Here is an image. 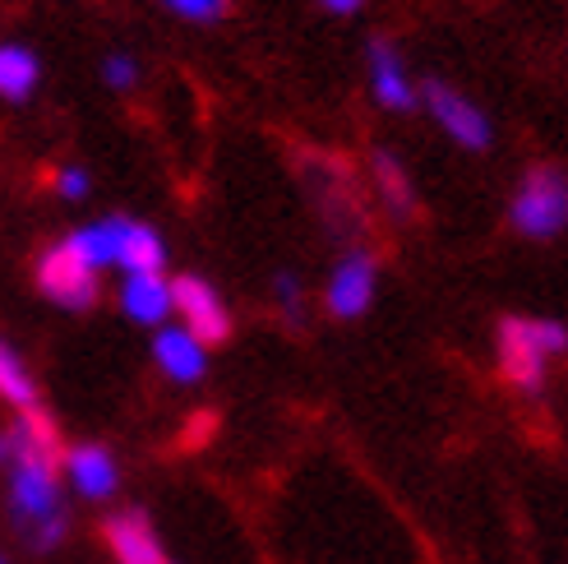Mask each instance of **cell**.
<instances>
[{
	"instance_id": "obj_1",
	"label": "cell",
	"mask_w": 568,
	"mask_h": 564,
	"mask_svg": "<svg viewBox=\"0 0 568 564\" xmlns=\"http://www.w3.org/2000/svg\"><path fill=\"white\" fill-rule=\"evenodd\" d=\"M568 352V329L555 320H499V371L514 380L518 389L536 393L546 384V365L550 356Z\"/></svg>"
},
{
	"instance_id": "obj_2",
	"label": "cell",
	"mask_w": 568,
	"mask_h": 564,
	"mask_svg": "<svg viewBox=\"0 0 568 564\" xmlns=\"http://www.w3.org/2000/svg\"><path fill=\"white\" fill-rule=\"evenodd\" d=\"M10 510L14 518L33 532V546L47 551L65 537L61 518V486H55V463L38 459H14L10 467Z\"/></svg>"
},
{
	"instance_id": "obj_3",
	"label": "cell",
	"mask_w": 568,
	"mask_h": 564,
	"mask_svg": "<svg viewBox=\"0 0 568 564\" xmlns=\"http://www.w3.org/2000/svg\"><path fill=\"white\" fill-rule=\"evenodd\" d=\"M514 228L531 241H550L568 228V177L559 167H531L514 194Z\"/></svg>"
},
{
	"instance_id": "obj_4",
	"label": "cell",
	"mask_w": 568,
	"mask_h": 564,
	"mask_svg": "<svg viewBox=\"0 0 568 564\" xmlns=\"http://www.w3.org/2000/svg\"><path fill=\"white\" fill-rule=\"evenodd\" d=\"M420 102H425V111L439 121V130L453 139L458 149H467V153H486L490 149V139H495V125H490V117L480 111L471 98H463L458 89H448V83H439V79H430L420 89Z\"/></svg>"
},
{
	"instance_id": "obj_5",
	"label": "cell",
	"mask_w": 568,
	"mask_h": 564,
	"mask_svg": "<svg viewBox=\"0 0 568 564\" xmlns=\"http://www.w3.org/2000/svg\"><path fill=\"white\" fill-rule=\"evenodd\" d=\"M172 310L181 315V329L190 338H199L204 348L222 343V338H232V315H226V301L209 288L204 278H194V273L176 278L172 282Z\"/></svg>"
},
{
	"instance_id": "obj_6",
	"label": "cell",
	"mask_w": 568,
	"mask_h": 564,
	"mask_svg": "<svg viewBox=\"0 0 568 564\" xmlns=\"http://www.w3.org/2000/svg\"><path fill=\"white\" fill-rule=\"evenodd\" d=\"M38 288L65 310H89L98 301V273L61 241L38 260Z\"/></svg>"
},
{
	"instance_id": "obj_7",
	"label": "cell",
	"mask_w": 568,
	"mask_h": 564,
	"mask_svg": "<svg viewBox=\"0 0 568 564\" xmlns=\"http://www.w3.org/2000/svg\"><path fill=\"white\" fill-rule=\"evenodd\" d=\"M328 310L337 320H356L371 310L375 301V260L365 255V250H352V255L337 260L333 278H328Z\"/></svg>"
},
{
	"instance_id": "obj_8",
	"label": "cell",
	"mask_w": 568,
	"mask_h": 564,
	"mask_svg": "<svg viewBox=\"0 0 568 564\" xmlns=\"http://www.w3.org/2000/svg\"><path fill=\"white\" fill-rule=\"evenodd\" d=\"M371 89H375L379 107H388V111H412L420 102L416 79L407 74L403 56H397V47L388 38H375L371 42Z\"/></svg>"
},
{
	"instance_id": "obj_9",
	"label": "cell",
	"mask_w": 568,
	"mask_h": 564,
	"mask_svg": "<svg viewBox=\"0 0 568 564\" xmlns=\"http://www.w3.org/2000/svg\"><path fill=\"white\" fill-rule=\"evenodd\" d=\"M61 467L70 472V486L83 500H106L111 491H116V482H121V467H116V459H111L102 444H74V449H65Z\"/></svg>"
},
{
	"instance_id": "obj_10",
	"label": "cell",
	"mask_w": 568,
	"mask_h": 564,
	"mask_svg": "<svg viewBox=\"0 0 568 564\" xmlns=\"http://www.w3.org/2000/svg\"><path fill=\"white\" fill-rule=\"evenodd\" d=\"M106 546L116 551L121 564H162L166 560L153 523L139 514V510H125L116 518H106Z\"/></svg>"
},
{
	"instance_id": "obj_11",
	"label": "cell",
	"mask_w": 568,
	"mask_h": 564,
	"mask_svg": "<svg viewBox=\"0 0 568 564\" xmlns=\"http://www.w3.org/2000/svg\"><path fill=\"white\" fill-rule=\"evenodd\" d=\"M125 228H130V218H98V222H89V228H79L74 236H65V245H70L93 273H102V269H111V264H121Z\"/></svg>"
},
{
	"instance_id": "obj_12",
	"label": "cell",
	"mask_w": 568,
	"mask_h": 564,
	"mask_svg": "<svg viewBox=\"0 0 568 564\" xmlns=\"http://www.w3.org/2000/svg\"><path fill=\"white\" fill-rule=\"evenodd\" d=\"M121 310L134 324H162L172 315V282L162 273H130L121 288Z\"/></svg>"
},
{
	"instance_id": "obj_13",
	"label": "cell",
	"mask_w": 568,
	"mask_h": 564,
	"mask_svg": "<svg viewBox=\"0 0 568 564\" xmlns=\"http://www.w3.org/2000/svg\"><path fill=\"white\" fill-rule=\"evenodd\" d=\"M153 356H158L162 371L172 380H181V384L199 380V375H204V365H209V348L199 343V338H190L185 329H158Z\"/></svg>"
},
{
	"instance_id": "obj_14",
	"label": "cell",
	"mask_w": 568,
	"mask_h": 564,
	"mask_svg": "<svg viewBox=\"0 0 568 564\" xmlns=\"http://www.w3.org/2000/svg\"><path fill=\"white\" fill-rule=\"evenodd\" d=\"M38 79H42V66H38V56L19 47V42H6L0 47V98L6 102H28L38 89Z\"/></svg>"
},
{
	"instance_id": "obj_15",
	"label": "cell",
	"mask_w": 568,
	"mask_h": 564,
	"mask_svg": "<svg viewBox=\"0 0 568 564\" xmlns=\"http://www.w3.org/2000/svg\"><path fill=\"white\" fill-rule=\"evenodd\" d=\"M375 181H379V200H384V209L393 218H412L416 213V190H412V181L403 172V162H397L388 149L375 153Z\"/></svg>"
},
{
	"instance_id": "obj_16",
	"label": "cell",
	"mask_w": 568,
	"mask_h": 564,
	"mask_svg": "<svg viewBox=\"0 0 568 564\" xmlns=\"http://www.w3.org/2000/svg\"><path fill=\"white\" fill-rule=\"evenodd\" d=\"M0 403H10L19 412L38 407V384H33V375H28L23 356L6 343V338H0Z\"/></svg>"
},
{
	"instance_id": "obj_17",
	"label": "cell",
	"mask_w": 568,
	"mask_h": 564,
	"mask_svg": "<svg viewBox=\"0 0 568 564\" xmlns=\"http://www.w3.org/2000/svg\"><path fill=\"white\" fill-rule=\"evenodd\" d=\"M166 264V245L153 228H144V222H130L125 228V245H121V269L125 273H162Z\"/></svg>"
},
{
	"instance_id": "obj_18",
	"label": "cell",
	"mask_w": 568,
	"mask_h": 564,
	"mask_svg": "<svg viewBox=\"0 0 568 564\" xmlns=\"http://www.w3.org/2000/svg\"><path fill=\"white\" fill-rule=\"evenodd\" d=\"M162 6L172 10L176 19H185V23H213V19L226 14L232 0H162Z\"/></svg>"
},
{
	"instance_id": "obj_19",
	"label": "cell",
	"mask_w": 568,
	"mask_h": 564,
	"mask_svg": "<svg viewBox=\"0 0 568 564\" xmlns=\"http://www.w3.org/2000/svg\"><path fill=\"white\" fill-rule=\"evenodd\" d=\"M273 296H277L282 315H287L292 324H301V320H305V310H301V282H296L292 273H277V278H273Z\"/></svg>"
},
{
	"instance_id": "obj_20",
	"label": "cell",
	"mask_w": 568,
	"mask_h": 564,
	"mask_svg": "<svg viewBox=\"0 0 568 564\" xmlns=\"http://www.w3.org/2000/svg\"><path fill=\"white\" fill-rule=\"evenodd\" d=\"M102 79L111 83V89H130V83L139 79V61H134V56H125V51L106 56V61H102Z\"/></svg>"
},
{
	"instance_id": "obj_21",
	"label": "cell",
	"mask_w": 568,
	"mask_h": 564,
	"mask_svg": "<svg viewBox=\"0 0 568 564\" xmlns=\"http://www.w3.org/2000/svg\"><path fill=\"white\" fill-rule=\"evenodd\" d=\"M55 190H61V200H83L89 194V172L83 167H61L55 172Z\"/></svg>"
},
{
	"instance_id": "obj_22",
	"label": "cell",
	"mask_w": 568,
	"mask_h": 564,
	"mask_svg": "<svg viewBox=\"0 0 568 564\" xmlns=\"http://www.w3.org/2000/svg\"><path fill=\"white\" fill-rule=\"evenodd\" d=\"M320 6L328 14H356V10H365V0H320Z\"/></svg>"
},
{
	"instance_id": "obj_23",
	"label": "cell",
	"mask_w": 568,
	"mask_h": 564,
	"mask_svg": "<svg viewBox=\"0 0 568 564\" xmlns=\"http://www.w3.org/2000/svg\"><path fill=\"white\" fill-rule=\"evenodd\" d=\"M14 449H10V431H0V463H10Z\"/></svg>"
},
{
	"instance_id": "obj_24",
	"label": "cell",
	"mask_w": 568,
	"mask_h": 564,
	"mask_svg": "<svg viewBox=\"0 0 568 564\" xmlns=\"http://www.w3.org/2000/svg\"><path fill=\"white\" fill-rule=\"evenodd\" d=\"M162 564H172V560H162Z\"/></svg>"
},
{
	"instance_id": "obj_25",
	"label": "cell",
	"mask_w": 568,
	"mask_h": 564,
	"mask_svg": "<svg viewBox=\"0 0 568 564\" xmlns=\"http://www.w3.org/2000/svg\"><path fill=\"white\" fill-rule=\"evenodd\" d=\"M0 564H6V560H0Z\"/></svg>"
}]
</instances>
